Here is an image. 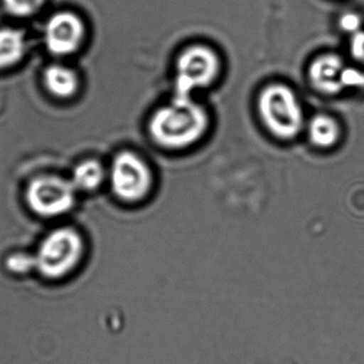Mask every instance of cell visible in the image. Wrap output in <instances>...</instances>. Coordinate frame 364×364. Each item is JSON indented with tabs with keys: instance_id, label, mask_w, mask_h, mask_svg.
I'll return each instance as SVG.
<instances>
[{
	"instance_id": "6da1fadb",
	"label": "cell",
	"mask_w": 364,
	"mask_h": 364,
	"mask_svg": "<svg viewBox=\"0 0 364 364\" xmlns=\"http://www.w3.org/2000/svg\"><path fill=\"white\" fill-rule=\"evenodd\" d=\"M207 111L191 100H173L156 111L149 132L156 142L168 149L188 147L201 138L208 128Z\"/></svg>"
},
{
	"instance_id": "7a4b0ae2",
	"label": "cell",
	"mask_w": 364,
	"mask_h": 364,
	"mask_svg": "<svg viewBox=\"0 0 364 364\" xmlns=\"http://www.w3.org/2000/svg\"><path fill=\"white\" fill-rule=\"evenodd\" d=\"M259 111L267 128L279 138H294L303 128V109L294 92L286 85L265 88L259 98Z\"/></svg>"
},
{
	"instance_id": "3957f363",
	"label": "cell",
	"mask_w": 364,
	"mask_h": 364,
	"mask_svg": "<svg viewBox=\"0 0 364 364\" xmlns=\"http://www.w3.org/2000/svg\"><path fill=\"white\" fill-rule=\"evenodd\" d=\"M82 252L80 235L72 229H59L49 234L38 248L36 269L45 277H63L76 267Z\"/></svg>"
},
{
	"instance_id": "277c9868",
	"label": "cell",
	"mask_w": 364,
	"mask_h": 364,
	"mask_svg": "<svg viewBox=\"0 0 364 364\" xmlns=\"http://www.w3.org/2000/svg\"><path fill=\"white\" fill-rule=\"evenodd\" d=\"M220 70L218 56L209 47H188L179 56L175 78V100H191V94L207 87Z\"/></svg>"
},
{
	"instance_id": "5b68a950",
	"label": "cell",
	"mask_w": 364,
	"mask_h": 364,
	"mask_svg": "<svg viewBox=\"0 0 364 364\" xmlns=\"http://www.w3.org/2000/svg\"><path fill=\"white\" fill-rule=\"evenodd\" d=\"M110 183L117 198L126 202H136L151 192L153 173L140 156L132 152H122L111 166Z\"/></svg>"
},
{
	"instance_id": "8992f818",
	"label": "cell",
	"mask_w": 364,
	"mask_h": 364,
	"mask_svg": "<svg viewBox=\"0 0 364 364\" xmlns=\"http://www.w3.org/2000/svg\"><path fill=\"white\" fill-rule=\"evenodd\" d=\"M76 188L72 182L61 177H45L36 179L28 188L27 200L38 215L53 217L66 213L75 202Z\"/></svg>"
},
{
	"instance_id": "52a82bcc",
	"label": "cell",
	"mask_w": 364,
	"mask_h": 364,
	"mask_svg": "<svg viewBox=\"0 0 364 364\" xmlns=\"http://www.w3.org/2000/svg\"><path fill=\"white\" fill-rule=\"evenodd\" d=\"M85 26L77 15L70 12L57 13L49 19L45 30V40L49 51L55 55L74 53L82 42Z\"/></svg>"
},
{
	"instance_id": "ba28073f",
	"label": "cell",
	"mask_w": 364,
	"mask_h": 364,
	"mask_svg": "<svg viewBox=\"0 0 364 364\" xmlns=\"http://www.w3.org/2000/svg\"><path fill=\"white\" fill-rule=\"evenodd\" d=\"M344 68L346 66L338 56H322L310 66V80L323 93H339L344 89Z\"/></svg>"
},
{
	"instance_id": "9c48e42d",
	"label": "cell",
	"mask_w": 364,
	"mask_h": 364,
	"mask_svg": "<svg viewBox=\"0 0 364 364\" xmlns=\"http://www.w3.org/2000/svg\"><path fill=\"white\" fill-rule=\"evenodd\" d=\"M45 85L47 89L59 98H68L78 88V77L76 73L66 66H51L45 71Z\"/></svg>"
},
{
	"instance_id": "30bf717a",
	"label": "cell",
	"mask_w": 364,
	"mask_h": 364,
	"mask_svg": "<svg viewBox=\"0 0 364 364\" xmlns=\"http://www.w3.org/2000/svg\"><path fill=\"white\" fill-rule=\"evenodd\" d=\"M25 49L23 32L10 28L0 29V68L17 63L23 57Z\"/></svg>"
},
{
	"instance_id": "8fae6325",
	"label": "cell",
	"mask_w": 364,
	"mask_h": 364,
	"mask_svg": "<svg viewBox=\"0 0 364 364\" xmlns=\"http://www.w3.org/2000/svg\"><path fill=\"white\" fill-rule=\"evenodd\" d=\"M106 177L104 167L97 160H85L75 168L72 183L76 190L91 192L97 189Z\"/></svg>"
},
{
	"instance_id": "7c38bea8",
	"label": "cell",
	"mask_w": 364,
	"mask_h": 364,
	"mask_svg": "<svg viewBox=\"0 0 364 364\" xmlns=\"http://www.w3.org/2000/svg\"><path fill=\"white\" fill-rule=\"evenodd\" d=\"M310 140L321 147H328L335 145L339 138V126L333 118L320 115L310 121Z\"/></svg>"
},
{
	"instance_id": "4fadbf2b",
	"label": "cell",
	"mask_w": 364,
	"mask_h": 364,
	"mask_svg": "<svg viewBox=\"0 0 364 364\" xmlns=\"http://www.w3.org/2000/svg\"><path fill=\"white\" fill-rule=\"evenodd\" d=\"M45 0H4V6L11 14L28 16L36 13Z\"/></svg>"
},
{
	"instance_id": "5bb4252c",
	"label": "cell",
	"mask_w": 364,
	"mask_h": 364,
	"mask_svg": "<svg viewBox=\"0 0 364 364\" xmlns=\"http://www.w3.org/2000/svg\"><path fill=\"white\" fill-rule=\"evenodd\" d=\"M6 266L14 273H27L36 267V256L28 254H14L9 258Z\"/></svg>"
},
{
	"instance_id": "9a60e30c",
	"label": "cell",
	"mask_w": 364,
	"mask_h": 364,
	"mask_svg": "<svg viewBox=\"0 0 364 364\" xmlns=\"http://www.w3.org/2000/svg\"><path fill=\"white\" fill-rule=\"evenodd\" d=\"M343 85L346 88H364V73L352 66H346L343 73Z\"/></svg>"
},
{
	"instance_id": "2e32d148",
	"label": "cell",
	"mask_w": 364,
	"mask_h": 364,
	"mask_svg": "<svg viewBox=\"0 0 364 364\" xmlns=\"http://www.w3.org/2000/svg\"><path fill=\"white\" fill-rule=\"evenodd\" d=\"M340 27L343 31L348 32V33L355 34L357 32L361 31V21L360 16L356 13L348 12L346 14L342 15L340 19Z\"/></svg>"
},
{
	"instance_id": "e0dca14e",
	"label": "cell",
	"mask_w": 364,
	"mask_h": 364,
	"mask_svg": "<svg viewBox=\"0 0 364 364\" xmlns=\"http://www.w3.org/2000/svg\"><path fill=\"white\" fill-rule=\"evenodd\" d=\"M350 53L355 59L364 63V31L357 32L353 34L350 40Z\"/></svg>"
}]
</instances>
